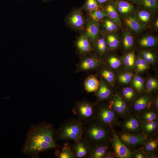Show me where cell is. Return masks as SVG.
<instances>
[{
  "mask_svg": "<svg viewBox=\"0 0 158 158\" xmlns=\"http://www.w3.org/2000/svg\"><path fill=\"white\" fill-rule=\"evenodd\" d=\"M54 131L52 126L41 123L32 126L28 131L23 151L33 154L55 148Z\"/></svg>",
  "mask_w": 158,
  "mask_h": 158,
  "instance_id": "cell-1",
  "label": "cell"
},
{
  "mask_svg": "<svg viewBox=\"0 0 158 158\" xmlns=\"http://www.w3.org/2000/svg\"><path fill=\"white\" fill-rule=\"evenodd\" d=\"M88 123L86 127L83 128V137L92 147L109 142L112 135L111 129L96 121Z\"/></svg>",
  "mask_w": 158,
  "mask_h": 158,
  "instance_id": "cell-2",
  "label": "cell"
},
{
  "mask_svg": "<svg viewBox=\"0 0 158 158\" xmlns=\"http://www.w3.org/2000/svg\"><path fill=\"white\" fill-rule=\"evenodd\" d=\"M83 124L78 118H72L65 122L56 131L57 140H71L78 142L83 137Z\"/></svg>",
  "mask_w": 158,
  "mask_h": 158,
  "instance_id": "cell-3",
  "label": "cell"
},
{
  "mask_svg": "<svg viewBox=\"0 0 158 158\" xmlns=\"http://www.w3.org/2000/svg\"><path fill=\"white\" fill-rule=\"evenodd\" d=\"M117 117L110 106L101 107L95 111L96 121L111 129L119 124Z\"/></svg>",
  "mask_w": 158,
  "mask_h": 158,
  "instance_id": "cell-4",
  "label": "cell"
},
{
  "mask_svg": "<svg viewBox=\"0 0 158 158\" xmlns=\"http://www.w3.org/2000/svg\"><path fill=\"white\" fill-rule=\"evenodd\" d=\"M121 123L123 132L131 134L142 133L141 122L138 115L130 113Z\"/></svg>",
  "mask_w": 158,
  "mask_h": 158,
  "instance_id": "cell-5",
  "label": "cell"
},
{
  "mask_svg": "<svg viewBox=\"0 0 158 158\" xmlns=\"http://www.w3.org/2000/svg\"><path fill=\"white\" fill-rule=\"evenodd\" d=\"M73 113L78 118L84 123H88L94 119L95 111L92 106L89 103L83 102L78 104L73 109Z\"/></svg>",
  "mask_w": 158,
  "mask_h": 158,
  "instance_id": "cell-6",
  "label": "cell"
},
{
  "mask_svg": "<svg viewBox=\"0 0 158 158\" xmlns=\"http://www.w3.org/2000/svg\"><path fill=\"white\" fill-rule=\"evenodd\" d=\"M110 141L116 158H132V153L130 150L120 140L118 135L114 132H112Z\"/></svg>",
  "mask_w": 158,
  "mask_h": 158,
  "instance_id": "cell-7",
  "label": "cell"
},
{
  "mask_svg": "<svg viewBox=\"0 0 158 158\" xmlns=\"http://www.w3.org/2000/svg\"><path fill=\"white\" fill-rule=\"evenodd\" d=\"M92 146L82 137L75 142L71 148L75 157L89 158L92 148Z\"/></svg>",
  "mask_w": 158,
  "mask_h": 158,
  "instance_id": "cell-8",
  "label": "cell"
},
{
  "mask_svg": "<svg viewBox=\"0 0 158 158\" xmlns=\"http://www.w3.org/2000/svg\"><path fill=\"white\" fill-rule=\"evenodd\" d=\"M118 136L125 145L130 147L142 145L147 139V137L143 133L135 134L122 132Z\"/></svg>",
  "mask_w": 158,
  "mask_h": 158,
  "instance_id": "cell-9",
  "label": "cell"
},
{
  "mask_svg": "<svg viewBox=\"0 0 158 158\" xmlns=\"http://www.w3.org/2000/svg\"><path fill=\"white\" fill-rule=\"evenodd\" d=\"M109 106L117 117L124 118L130 113L126 103L120 96L115 97Z\"/></svg>",
  "mask_w": 158,
  "mask_h": 158,
  "instance_id": "cell-10",
  "label": "cell"
},
{
  "mask_svg": "<svg viewBox=\"0 0 158 158\" xmlns=\"http://www.w3.org/2000/svg\"><path fill=\"white\" fill-rule=\"evenodd\" d=\"M82 8L74 11L68 17V24L73 28L78 30H82L85 25V19L82 12Z\"/></svg>",
  "mask_w": 158,
  "mask_h": 158,
  "instance_id": "cell-11",
  "label": "cell"
},
{
  "mask_svg": "<svg viewBox=\"0 0 158 158\" xmlns=\"http://www.w3.org/2000/svg\"><path fill=\"white\" fill-rule=\"evenodd\" d=\"M152 103L151 98L148 95H144L137 99L132 107V113L137 115L149 109Z\"/></svg>",
  "mask_w": 158,
  "mask_h": 158,
  "instance_id": "cell-12",
  "label": "cell"
},
{
  "mask_svg": "<svg viewBox=\"0 0 158 158\" xmlns=\"http://www.w3.org/2000/svg\"><path fill=\"white\" fill-rule=\"evenodd\" d=\"M99 32V27L96 22L91 20L87 22L85 35L90 41L92 42L95 41Z\"/></svg>",
  "mask_w": 158,
  "mask_h": 158,
  "instance_id": "cell-13",
  "label": "cell"
},
{
  "mask_svg": "<svg viewBox=\"0 0 158 158\" xmlns=\"http://www.w3.org/2000/svg\"><path fill=\"white\" fill-rule=\"evenodd\" d=\"M108 143H103L93 146L89 158H104L105 154L110 150Z\"/></svg>",
  "mask_w": 158,
  "mask_h": 158,
  "instance_id": "cell-14",
  "label": "cell"
},
{
  "mask_svg": "<svg viewBox=\"0 0 158 158\" xmlns=\"http://www.w3.org/2000/svg\"><path fill=\"white\" fill-rule=\"evenodd\" d=\"M142 123V133L146 137L152 136L157 133L158 126L157 120Z\"/></svg>",
  "mask_w": 158,
  "mask_h": 158,
  "instance_id": "cell-15",
  "label": "cell"
},
{
  "mask_svg": "<svg viewBox=\"0 0 158 158\" xmlns=\"http://www.w3.org/2000/svg\"><path fill=\"white\" fill-rule=\"evenodd\" d=\"M84 86L86 90L88 92H95L100 86L99 81L95 76L91 75L86 79Z\"/></svg>",
  "mask_w": 158,
  "mask_h": 158,
  "instance_id": "cell-16",
  "label": "cell"
},
{
  "mask_svg": "<svg viewBox=\"0 0 158 158\" xmlns=\"http://www.w3.org/2000/svg\"><path fill=\"white\" fill-rule=\"evenodd\" d=\"M76 44L78 49L82 53L88 52L92 49L90 40L85 34L82 35L79 37Z\"/></svg>",
  "mask_w": 158,
  "mask_h": 158,
  "instance_id": "cell-17",
  "label": "cell"
},
{
  "mask_svg": "<svg viewBox=\"0 0 158 158\" xmlns=\"http://www.w3.org/2000/svg\"><path fill=\"white\" fill-rule=\"evenodd\" d=\"M114 6L115 5L112 3H108L104 6V10L108 16L111 18L115 23L121 25V20L116 11Z\"/></svg>",
  "mask_w": 158,
  "mask_h": 158,
  "instance_id": "cell-18",
  "label": "cell"
},
{
  "mask_svg": "<svg viewBox=\"0 0 158 158\" xmlns=\"http://www.w3.org/2000/svg\"><path fill=\"white\" fill-rule=\"evenodd\" d=\"M138 115L141 123L157 120L158 118L157 112L149 109L142 111Z\"/></svg>",
  "mask_w": 158,
  "mask_h": 158,
  "instance_id": "cell-19",
  "label": "cell"
},
{
  "mask_svg": "<svg viewBox=\"0 0 158 158\" xmlns=\"http://www.w3.org/2000/svg\"><path fill=\"white\" fill-rule=\"evenodd\" d=\"M124 21L126 24L132 30L135 32H138L141 30L144 26L134 16H130L124 18Z\"/></svg>",
  "mask_w": 158,
  "mask_h": 158,
  "instance_id": "cell-20",
  "label": "cell"
},
{
  "mask_svg": "<svg viewBox=\"0 0 158 158\" xmlns=\"http://www.w3.org/2000/svg\"><path fill=\"white\" fill-rule=\"evenodd\" d=\"M114 3L118 11L122 13H129L134 8V6L131 3L124 0H118Z\"/></svg>",
  "mask_w": 158,
  "mask_h": 158,
  "instance_id": "cell-21",
  "label": "cell"
},
{
  "mask_svg": "<svg viewBox=\"0 0 158 158\" xmlns=\"http://www.w3.org/2000/svg\"><path fill=\"white\" fill-rule=\"evenodd\" d=\"M55 155L59 158H75L70 147L67 143L64 144L61 150L56 151Z\"/></svg>",
  "mask_w": 158,
  "mask_h": 158,
  "instance_id": "cell-22",
  "label": "cell"
},
{
  "mask_svg": "<svg viewBox=\"0 0 158 158\" xmlns=\"http://www.w3.org/2000/svg\"><path fill=\"white\" fill-rule=\"evenodd\" d=\"M98 60L95 58H87L83 61L80 65L81 69L87 70L95 67L98 65Z\"/></svg>",
  "mask_w": 158,
  "mask_h": 158,
  "instance_id": "cell-23",
  "label": "cell"
},
{
  "mask_svg": "<svg viewBox=\"0 0 158 158\" xmlns=\"http://www.w3.org/2000/svg\"><path fill=\"white\" fill-rule=\"evenodd\" d=\"M158 141L157 139H147L143 144V151L145 153H153L157 147Z\"/></svg>",
  "mask_w": 158,
  "mask_h": 158,
  "instance_id": "cell-24",
  "label": "cell"
},
{
  "mask_svg": "<svg viewBox=\"0 0 158 158\" xmlns=\"http://www.w3.org/2000/svg\"><path fill=\"white\" fill-rule=\"evenodd\" d=\"M97 96L101 100L108 98L110 96L111 92L108 87L104 83H101L97 90Z\"/></svg>",
  "mask_w": 158,
  "mask_h": 158,
  "instance_id": "cell-25",
  "label": "cell"
},
{
  "mask_svg": "<svg viewBox=\"0 0 158 158\" xmlns=\"http://www.w3.org/2000/svg\"><path fill=\"white\" fill-rule=\"evenodd\" d=\"M149 10H157L158 7L157 0H140L137 3Z\"/></svg>",
  "mask_w": 158,
  "mask_h": 158,
  "instance_id": "cell-26",
  "label": "cell"
},
{
  "mask_svg": "<svg viewBox=\"0 0 158 158\" xmlns=\"http://www.w3.org/2000/svg\"><path fill=\"white\" fill-rule=\"evenodd\" d=\"M89 13L92 20L96 22L100 21L105 17H109L105 11L99 9L92 11Z\"/></svg>",
  "mask_w": 158,
  "mask_h": 158,
  "instance_id": "cell-27",
  "label": "cell"
},
{
  "mask_svg": "<svg viewBox=\"0 0 158 158\" xmlns=\"http://www.w3.org/2000/svg\"><path fill=\"white\" fill-rule=\"evenodd\" d=\"M99 6L96 0H86L81 8L89 12L99 9Z\"/></svg>",
  "mask_w": 158,
  "mask_h": 158,
  "instance_id": "cell-28",
  "label": "cell"
},
{
  "mask_svg": "<svg viewBox=\"0 0 158 158\" xmlns=\"http://www.w3.org/2000/svg\"><path fill=\"white\" fill-rule=\"evenodd\" d=\"M156 42V38L150 36L144 37L139 41L140 45L145 47H152L155 45Z\"/></svg>",
  "mask_w": 158,
  "mask_h": 158,
  "instance_id": "cell-29",
  "label": "cell"
},
{
  "mask_svg": "<svg viewBox=\"0 0 158 158\" xmlns=\"http://www.w3.org/2000/svg\"><path fill=\"white\" fill-rule=\"evenodd\" d=\"M144 82L143 79L139 75L135 76L133 81L134 86L138 92L143 89Z\"/></svg>",
  "mask_w": 158,
  "mask_h": 158,
  "instance_id": "cell-30",
  "label": "cell"
},
{
  "mask_svg": "<svg viewBox=\"0 0 158 158\" xmlns=\"http://www.w3.org/2000/svg\"><path fill=\"white\" fill-rule=\"evenodd\" d=\"M136 65L138 71H143L149 68L148 62L145 59L141 58L138 59L136 61Z\"/></svg>",
  "mask_w": 158,
  "mask_h": 158,
  "instance_id": "cell-31",
  "label": "cell"
},
{
  "mask_svg": "<svg viewBox=\"0 0 158 158\" xmlns=\"http://www.w3.org/2000/svg\"><path fill=\"white\" fill-rule=\"evenodd\" d=\"M133 43V40L130 34L126 32L124 34L123 40V45L125 48L128 49L130 48Z\"/></svg>",
  "mask_w": 158,
  "mask_h": 158,
  "instance_id": "cell-32",
  "label": "cell"
},
{
  "mask_svg": "<svg viewBox=\"0 0 158 158\" xmlns=\"http://www.w3.org/2000/svg\"><path fill=\"white\" fill-rule=\"evenodd\" d=\"M135 60L134 52L133 51L128 54L125 57L124 62L126 66L131 67L134 65Z\"/></svg>",
  "mask_w": 158,
  "mask_h": 158,
  "instance_id": "cell-33",
  "label": "cell"
},
{
  "mask_svg": "<svg viewBox=\"0 0 158 158\" xmlns=\"http://www.w3.org/2000/svg\"><path fill=\"white\" fill-rule=\"evenodd\" d=\"M107 39L109 46L111 48L116 47L119 44V41L114 35H109L107 36Z\"/></svg>",
  "mask_w": 158,
  "mask_h": 158,
  "instance_id": "cell-34",
  "label": "cell"
},
{
  "mask_svg": "<svg viewBox=\"0 0 158 158\" xmlns=\"http://www.w3.org/2000/svg\"><path fill=\"white\" fill-rule=\"evenodd\" d=\"M122 94L124 98L127 100L132 99L135 95L133 89L130 87L124 88L122 91Z\"/></svg>",
  "mask_w": 158,
  "mask_h": 158,
  "instance_id": "cell-35",
  "label": "cell"
},
{
  "mask_svg": "<svg viewBox=\"0 0 158 158\" xmlns=\"http://www.w3.org/2000/svg\"><path fill=\"white\" fill-rule=\"evenodd\" d=\"M158 86L157 81L153 78H150L148 80L146 85V88L148 91H152L157 89Z\"/></svg>",
  "mask_w": 158,
  "mask_h": 158,
  "instance_id": "cell-36",
  "label": "cell"
},
{
  "mask_svg": "<svg viewBox=\"0 0 158 158\" xmlns=\"http://www.w3.org/2000/svg\"><path fill=\"white\" fill-rule=\"evenodd\" d=\"M104 25L106 30L111 32L116 30L117 26L114 22L111 20L106 19L104 21Z\"/></svg>",
  "mask_w": 158,
  "mask_h": 158,
  "instance_id": "cell-37",
  "label": "cell"
},
{
  "mask_svg": "<svg viewBox=\"0 0 158 158\" xmlns=\"http://www.w3.org/2000/svg\"><path fill=\"white\" fill-rule=\"evenodd\" d=\"M138 16L141 21L144 23H146L149 20L150 14L148 12L146 11L142 10L138 12Z\"/></svg>",
  "mask_w": 158,
  "mask_h": 158,
  "instance_id": "cell-38",
  "label": "cell"
},
{
  "mask_svg": "<svg viewBox=\"0 0 158 158\" xmlns=\"http://www.w3.org/2000/svg\"><path fill=\"white\" fill-rule=\"evenodd\" d=\"M96 45L97 48L101 52H105L107 44L104 39L102 38L98 39L96 42Z\"/></svg>",
  "mask_w": 158,
  "mask_h": 158,
  "instance_id": "cell-39",
  "label": "cell"
},
{
  "mask_svg": "<svg viewBox=\"0 0 158 158\" xmlns=\"http://www.w3.org/2000/svg\"><path fill=\"white\" fill-rule=\"evenodd\" d=\"M132 77V74L131 73H126L120 75L119 80L121 83H127L130 82Z\"/></svg>",
  "mask_w": 158,
  "mask_h": 158,
  "instance_id": "cell-40",
  "label": "cell"
},
{
  "mask_svg": "<svg viewBox=\"0 0 158 158\" xmlns=\"http://www.w3.org/2000/svg\"><path fill=\"white\" fill-rule=\"evenodd\" d=\"M111 67L113 68H118L120 65V61L115 57H111L108 60Z\"/></svg>",
  "mask_w": 158,
  "mask_h": 158,
  "instance_id": "cell-41",
  "label": "cell"
},
{
  "mask_svg": "<svg viewBox=\"0 0 158 158\" xmlns=\"http://www.w3.org/2000/svg\"><path fill=\"white\" fill-rule=\"evenodd\" d=\"M101 75L108 82H111L113 81L114 75L111 71L107 70H104L102 72Z\"/></svg>",
  "mask_w": 158,
  "mask_h": 158,
  "instance_id": "cell-42",
  "label": "cell"
},
{
  "mask_svg": "<svg viewBox=\"0 0 158 158\" xmlns=\"http://www.w3.org/2000/svg\"><path fill=\"white\" fill-rule=\"evenodd\" d=\"M132 153V156L135 158H146V157L145 153L143 151L140 150H137Z\"/></svg>",
  "mask_w": 158,
  "mask_h": 158,
  "instance_id": "cell-43",
  "label": "cell"
},
{
  "mask_svg": "<svg viewBox=\"0 0 158 158\" xmlns=\"http://www.w3.org/2000/svg\"><path fill=\"white\" fill-rule=\"evenodd\" d=\"M116 157V156L114 152L110 150L105 154L104 158H113Z\"/></svg>",
  "mask_w": 158,
  "mask_h": 158,
  "instance_id": "cell-44",
  "label": "cell"
},
{
  "mask_svg": "<svg viewBox=\"0 0 158 158\" xmlns=\"http://www.w3.org/2000/svg\"><path fill=\"white\" fill-rule=\"evenodd\" d=\"M145 60L148 63H153L154 61V57L152 54H151L147 57Z\"/></svg>",
  "mask_w": 158,
  "mask_h": 158,
  "instance_id": "cell-45",
  "label": "cell"
},
{
  "mask_svg": "<svg viewBox=\"0 0 158 158\" xmlns=\"http://www.w3.org/2000/svg\"><path fill=\"white\" fill-rule=\"evenodd\" d=\"M146 158H158V156L153 154V153H145Z\"/></svg>",
  "mask_w": 158,
  "mask_h": 158,
  "instance_id": "cell-46",
  "label": "cell"
},
{
  "mask_svg": "<svg viewBox=\"0 0 158 158\" xmlns=\"http://www.w3.org/2000/svg\"><path fill=\"white\" fill-rule=\"evenodd\" d=\"M98 5L100 6V5H102L106 4L109 0H96Z\"/></svg>",
  "mask_w": 158,
  "mask_h": 158,
  "instance_id": "cell-47",
  "label": "cell"
},
{
  "mask_svg": "<svg viewBox=\"0 0 158 158\" xmlns=\"http://www.w3.org/2000/svg\"><path fill=\"white\" fill-rule=\"evenodd\" d=\"M126 1H127L128 2L130 1L131 2H136V3H137L140 0H126Z\"/></svg>",
  "mask_w": 158,
  "mask_h": 158,
  "instance_id": "cell-48",
  "label": "cell"
},
{
  "mask_svg": "<svg viewBox=\"0 0 158 158\" xmlns=\"http://www.w3.org/2000/svg\"><path fill=\"white\" fill-rule=\"evenodd\" d=\"M158 20H157L155 23L156 26L157 28H158Z\"/></svg>",
  "mask_w": 158,
  "mask_h": 158,
  "instance_id": "cell-49",
  "label": "cell"
},
{
  "mask_svg": "<svg viewBox=\"0 0 158 158\" xmlns=\"http://www.w3.org/2000/svg\"><path fill=\"white\" fill-rule=\"evenodd\" d=\"M44 2H47L50 1H51L52 0H42Z\"/></svg>",
  "mask_w": 158,
  "mask_h": 158,
  "instance_id": "cell-50",
  "label": "cell"
}]
</instances>
